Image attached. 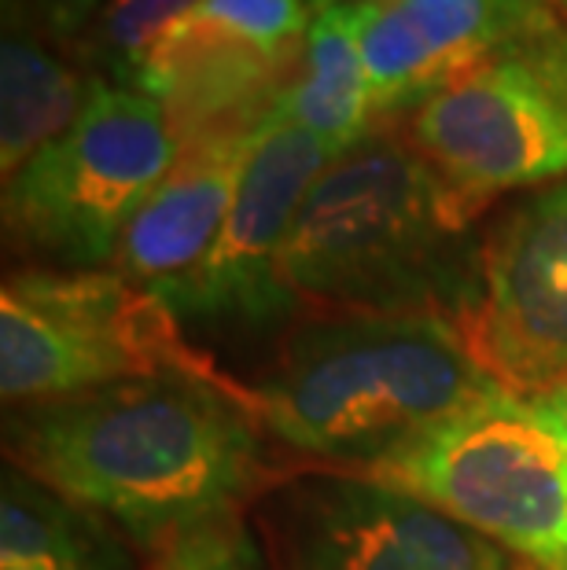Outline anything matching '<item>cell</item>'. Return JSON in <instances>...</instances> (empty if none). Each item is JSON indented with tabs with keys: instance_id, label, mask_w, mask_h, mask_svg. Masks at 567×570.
Listing matches in <instances>:
<instances>
[{
	"instance_id": "6da1fadb",
	"label": "cell",
	"mask_w": 567,
	"mask_h": 570,
	"mask_svg": "<svg viewBox=\"0 0 567 570\" xmlns=\"http://www.w3.org/2000/svg\"><path fill=\"white\" fill-rule=\"evenodd\" d=\"M247 386L148 375L8 409V464L107 519L140 556L244 515L276 482Z\"/></svg>"
},
{
	"instance_id": "7a4b0ae2",
	"label": "cell",
	"mask_w": 567,
	"mask_h": 570,
	"mask_svg": "<svg viewBox=\"0 0 567 570\" xmlns=\"http://www.w3.org/2000/svg\"><path fill=\"white\" fill-rule=\"evenodd\" d=\"M479 206L372 129L310 188L284 250V284L313 313L442 317L468 335L482 302Z\"/></svg>"
},
{
	"instance_id": "3957f363",
	"label": "cell",
	"mask_w": 567,
	"mask_h": 570,
	"mask_svg": "<svg viewBox=\"0 0 567 570\" xmlns=\"http://www.w3.org/2000/svg\"><path fill=\"white\" fill-rule=\"evenodd\" d=\"M493 386L468 335L442 317L306 313L276 338L247 397L292 456L372 475Z\"/></svg>"
},
{
	"instance_id": "277c9868",
	"label": "cell",
	"mask_w": 567,
	"mask_h": 570,
	"mask_svg": "<svg viewBox=\"0 0 567 570\" xmlns=\"http://www.w3.org/2000/svg\"><path fill=\"white\" fill-rule=\"evenodd\" d=\"M530 570H567V416L498 383L372 471Z\"/></svg>"
},
{
	"instance_id": "5b68a950",
	"label": "cell",
	"mask_w": 567,
	"mask_h": 570,
	"mask_svg": "<svg viewBox=\"0 0 567 570\" xmlns=\"http://www.w3.org/2000/svg\"><path fill=\"white\" fill-rule=\"evenodd\" d=\"M170 372L228 380L174 313L123 273L33 265L4 281L0 391L8 409Z\"/></svg>"
},
{
	"instance_id": "8992f818",
	"label": "cell",
	"mask_w": 567,
	"mask_h": 570,
	"mask_svg": "<svg viewBox=\"0 0 567 570\" xmlns=\"http://www.w3.org/2000/svg\"><path fill=\"white\" fill-rule=\"evenodd\" d=\"M177 159L170 111L96 78L78 122L4 180L8 247L38 269H104Z\"/></svg>"
},
{
	"instance_id": "52a82bcc",
	"label": "cell",
	"mask_w": 567,
	"mask_h": 570,
	"mask_svg": "<svg viewBox=\"0 0 567 570\" xmlns=\"http://www.w3.org/2000/svg\"><path fill=\"white\" fill-rule=\"evenodd\" d=\"M405 140L479 210L567 177V19L549 4L512 41L405 115Z\"/></svg>"
},
{
	"instance_id": "ba28073f",
	"label": "cell",
	"mask_w": 567,
	"mask_h": 570,
	"mask_svg": "<svg viewBox=\"0 0 567 570\" xmlns=\"http://www.w3.org/2000/svg\"><path fill=\"white\" fill-rule=\"evenodd\" d=\"M273 570H530L394 482L310 468L255 504Z\"/></svg>"
},
{
	"instance_id": "9c48e42d",
	"label": "cell",
	"mask_w": 567,
	"mask_h": 570,
	"mask_svg": "<svg viewBox=\"0 0 567 570\" xmlns=\"http://www.w3.org/2000/svg\"><path fill=\"white\" fill-rule=\"evenodd\" d=\"M332 163L335 151L321 137L265 107L218 244L174 309L188 338L244 346L284 335L299 321L303 306L284 284V250L310 188Z\"/></svg>"
},
{
	"instance_id": "30bf717a",
	"label": "cell",
	"mask_w": 567,
	"mask_h": 570,
	"mask_svg": "<svg viewBox=\"0 0 567 570\" xmlns=\"http://www.w3.org/2000/svg\"><path fill=\"white\" fill-rule=\"evenodd\" d=\"M498 383H567V177L516 199L482 233V302L468 332Z\"/></svg>"
},
{
	"instance_id": "8fae6325",
	"label": "cell",
	"mask_w": 567,
	"mask_h": 570,
	"mask_svg": "<svg viewBox=\"0 0 567 570\" xmlns=\"http://www.w3.org/2000/svg\"><path fill=\"white\" fill-rule=\"evenodd\" d=\"M546 0H361L372 115H409L535 22Z\"/></svg>"
},
{
	"instance_id": "7c38bea8",
	"label": "cell",
	"mask_w": 567,
	"mask_h": 570,
	"mask_svg": "<svg viewBox=\"0 0 567 570\" xmlns=\"http://www.w3.org/2000/svg\"><path fill=\"white\" fill-rule=\"evenodd\" d=\"M255 126L239 132L218 129L196 140L192 151L180 148L170 177L140 206V214L133 217L123 244H118L111 269L151 291L170 313L196 284L199 269L218 244Z\"/></svg>"
},
{
	"instance_id": "4fadbf2b",
	"label": "cell",
	"mask_w": 567,
	"mask_h": 570,
	"mask_svg": "<svg viewBox=\"0 0 567 570\" xmlns=\"http://www.w3.org/2000/svg\"><path fill=\"white\" fill-rule=\"evenodd\" d=\"M303 75L273 96L270 111L346 155L372 132V89L361 56V0H317Z\"/></svg>"
},
{
	"instance_id": "5bb4252c",
	"label": "cell",
	"mask_w": 567,
	"mask_h": 570,
	"mask_svg": "<svg viewBox=\"0 0 567 570\" xmlns=\"http://www.w3.org/2000/svg\"><path fill=\"white\" fill-rule=\"evenodd\" d=\"M0 570H140V552L107 519L8 464Z\"/></svg>"
},
{
	"instance_id": "9a60e30c",
	"label": "cell",
	"mask_w": 567,
	"mask_h": 570,
	"mask_svg": "<svg viewBox=\"0 0 567 570\" xmlns=\"http://www.w3.org/2000/svg\"><path fill=\"white\" fill-rule=\"evenodd\" d=\"M92 75H78L27 30L0 41V169L16 177L41 148L63 137L86 111Z\"/></svg>"
},
{
	"instance_id": "2e32d148",
	"label": "cell",
	"mask_w": 567,
	"mask_h": 570,
	"mask_svg": "<svg viewBox=\"0 0 567 570\" xmlns=\"http://www.w3.org/2000/svg\"><path fill=\"white\" fill-rule=\"evenodd\" d=\"M199 4L203 0H104V8L78 30V48L92 78L148 96L155 70Z\"/></svg>"
},
{
	"instance_id": "e0dca14e",
	"label": "cell",
	"mask_w": 567,
	"mask_h": 570,
	"mask_svg": "<svg viewBox=\"0 0 567 570\" xmlns=\"http://www.w3.org/2000/svg\"><path fill=\"white\" fill-rule=\"evenodd\" d=\"M140 570H273L258 527L247 515H228L185 530L140 556Z\"/></svg>"
},
{
	"instance_id": "ac0fdd59",
	"label": "cell",
	"mask_w": 567,
	"mask_h": 570,
	"mask_svg": "<svg viewBox=\"0 0 567 570\" xmlns=\"http://www.w3.org/2000/svg\"><path fill=\"white\" fill-rule=\"evenodd\" d=\"M313 0H203L196 19L218 38L276 59L287 45L306 38Z\"/></svg>"
},
{
	"instance_id": "d6986e66",
	"label": "cell",
	"mask_w": 567,
	"mask_h": 570,
	"mask_svg": "<svg viewBox=\"0 0 567 570\" xmlns=\"http://www.w3.org/2000/svg\"><path fill=\"white\" fill-rule=\"evenodd\" d=\"M104 8V0H45V16L56 33L78 38V30Z\"/></svg>"
},
{
	"instance_id": "ffe728a7",
	"label": "cell",
	"mask_w": 567,
	"mask_h": 570,
	"mask_svg": "<svg viewBox=\"0 0 567 570\" xmlns=\"http://www.w3.org/2000/svg\"><path fill=\"white\" fill-rule=\"evenodd\" d=\"M546 397H549V402L557 405V409L564 412V416H567V383H564V386H553V391H546Z\"/></svg>"
},
{
	"instance_id": "44dd1931",
	"label": "cell",
	"mask_w": 567,
	"mask_h": 570,
	"mask_svg": "<svg viewBox=\"0 0 567 570\" xmlns=\"http://www.w3.org/2000/svg\"><path fill=\"white\" fill-rule=\"evenodd\" d=\"M546 4H549L553 11H560V16L567 19V0H546Z\"/></svg>"
},
{
	"instance_id": "7402d4cb",
	"label": "cell",
	"mask_w": 567,
	"mask_h": 570,
	"mask_svg": "<svg viewBox=\"0 0 567 570\" xmlns=\"http://www.w3.org/2000/svg\"><path fill=\"white\" fill-rule=\"evenodd\" d=\"M313 4H317V0H313Z\"/></svg>"
}]
</instances>
